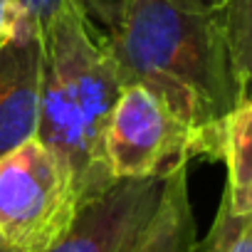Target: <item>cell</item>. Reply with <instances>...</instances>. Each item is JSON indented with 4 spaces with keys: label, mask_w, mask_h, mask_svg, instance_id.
Wrapping results in <instances>:
<instances>
[{
    "label": "cell",
    "mask_w": 252,
    "mask_h": 252,
    "mask_svg": "<svg viewBox=\"0 0 252 252\" xmlns=\"http://www.w3.org/2000/svg\"><path fill=\"white\" fill-rule=\"evenodd\" d=\"M104 45L124 84L161 96L195 136V156L220 161L225 121L250 99L237 87L218 10L190 0H131Z\"/></svg>",
    "instance_id": "1"
},
{
    "label": "cell",
    "mask_w": 252,
    "mask_h": 252,
    "mask_svg": "<svg viewBox=\"0 0 252 252\" xmlns=\"http://www.w3.org/2000/svg\"><path fill=\"white\" fill-rule=\"evenodd\" d=\"M124 82L104 35L74 0L42 40V89L35 139L55 151L72 173L79 205L104 195L116 181L104 156V136Z\"/></svg>",
    "instance_id": "2"
},
{
    "label": "cell",
    "mask_w": 252,
    "mask_h": 252,
    "mask_svg": "<svg viewBox=\"0 0 252 252\" xmlns=\"http://www.w3.org/2000/svg\"><path fill=\"white\" fill-rule=\"evenodd\" d=\"M79 210L72 173L35 136L0 158V245L5 250H50Z\"/></svg>",
    "instance_id": "3"
},
{
    "label": "cell",
    "mask_w": 252,
    "mask_h": 252,
    "mask_svg": "<svg viewBox=\"0 0 252 252\" xmlns=\"http://www.w3.org/2000/svg\"><path fill=\"white\" fill-rule=\"evenodd\" d=\"M104 156L114 181L168 178L195 158V136L151 89L124 84L106 124Z\"/></svg>",
    "instance_id": "4"
},
{
    "label": "cell",
    "mask_w": 252,
    "mask_h": 252,
    "mask_svg": "<svg viewBox=\"0 0 252 252\" xmlns=\"http://www.w3.org/2000/svg\"><path fill=\"white\" fill-rule=\"evenodd\" d=\"M166 178L116 181L87 203L67 235L45 252H131L158 208Z\"/></svg>",
    "instance_id": "5"
},
{
    "label": "cell",
    "mask_w": 252,
    "mask_h": 252,
    "mask_svg": "<svg viewBox=\"0 0 252 252\" xmlns=\"http://www.w3.org/2000/svg\"><path fill=\"white\" fill-rule=\"evenodd\" d=\"M42 37L25 32L0 47V158L37 134Z\"/></svg>",
    "instance_id": "6"
},
{
    "label": "cell",
    "mask_w": 252,
    "mask_h": 252,
    "mask_svg": "<svg viewBox=\"0 0 252 252\" xmlns=\"http://www.w3.org/2000/svg\"><path fill=\"white\" fill-rule=\"evenodd\" d=\"M195 245V218L188 193V166L166 178L161 200L131 252H190Z\"/></svg>",
    "instance_id": "7"
},
{
    "label": "cell",
    "mask_w": 252,
    "mask_h": 252,
    "mask_svg": "<svg viewBox=\"0 0 252 252\" xmlns=\"http://www.w3.org/2000/svg\"><path fill=\"white\" fill-rule=\"evenodd\" d=\"M252 101H240L225 121L220 161L227 166V183L222 195L230 203V210L237 215H252Z\"/></svg>",
    "instance_id": "8"
},
{
    "label": "cell",
    "mask_w": 252,
    "mask_h": 252,
    "mask_svg": "<svg viewBox=\"0 0 252 252\" xmlns=\"http://www.w3.org/2000/svg\"><path fill=\"white\" fill-rule=\"evenodd\" d=\"M237 87L250 94L252 74V0H227L218 10Z\"/></svg>",
    "instance_id": "9"
},
{
    "label": "cell",
    "mask_w": 252,
    "mask_h": 252,
    "mask_svg": "<svg viewBox=\"0 0 252 252\" xmlns=\"http://www.w3.org/2000/svg\"><path fill=\"white\" fill-rule=\"evenodd\" d=\"M190 252H252V215L232 213L222 195L208 235L195 242Z\"/></svg>",
    "instance_id": "10"
},
{
    "label": "cell",
    "mask_w": 252,
    "mask_h": 252,
    "mask_svg": "<svg viewBox=\"0 0 252 252\" xmlns=\"http://www.w3.org/2000/svg\"><path fill=\"white\" fill-rule=\"evenodd\" d=\"M74 3L101 35H111L121 28L131 0H74Z\"/></svg>",
    "instance_id": "11"
},
{
    "label": "cell",
    "mask_w": 252,
    "mask_h": 252,
    "mask_svg": "<svg viewBox=\"0 0 252 252\" xmlns=\"http://www.w3.org/2000/svg\"><path fill=\"white\" fill-rule=\"evenodd\" d=\"M25 32H35V28L30 25L23 0H0V47Z\"/></svg>",
    "instance_id": "12"
},
{
    "label": "cell",
    "mask_w": 252,
    "mask_h": 252,
    "mask_svg": "<svg viewBox=\"0 0 252 252\" xmlns=\"http://www.w3.org/2000/svg\"><path fill=\"white\" fill-rule=\"evenodd\" d=\"M23 5L28 10L30 25L35 28V32L45 40V35L50 32L55 18L60 15V10L67 5V0H23Z\"/></svg>",
    "instance_id": "13"
},
{
    "label": "cell",
    "mask_w": 252,
    "mask_h": 252,
    "mask_svg": "<svg viewBox=\"0 0 252 252\" xmlns=\"http://www.w3.org/2000/svg\"><path fill=\"white\" fill-rule=\"evenodd\" d=\"M190 3H195V5H200L205 10H220L227 0H190Z\"/></svg>",
    "instance_id": "14"
},
{
    "label": "cell",
    "mask_w": 252,
    "mask_h": 252,
    "mask_svg": "<svg viewBox=\"0 0 252 252\" xmlns=\"http://www.w3.org/2000/svg\"><path fill=\"white\" fill-rule=\"evenodd\" d=\"M0 252H10V250H5V247H3V245H0Z\"/></svg>",
    "instance_id": "15"
}]
</instances>
